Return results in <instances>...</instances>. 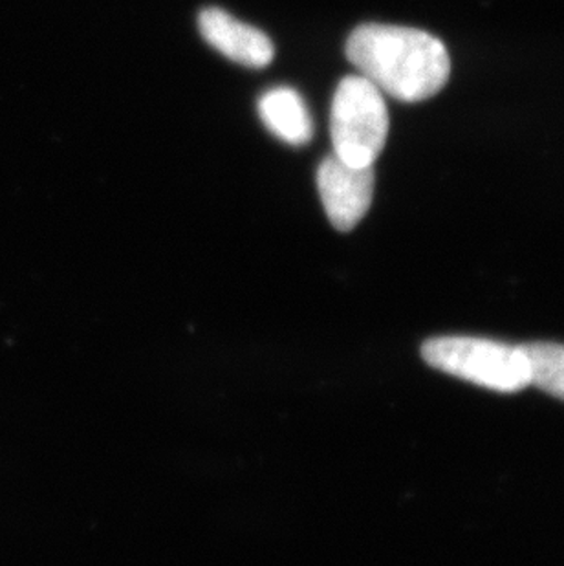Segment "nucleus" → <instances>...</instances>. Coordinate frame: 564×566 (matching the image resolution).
<instances>
[{"label": "nucleus", "instance_id": "obj_5", "mask_svg": "<svg viewBox=\"0 0 564 566\" xmlns=\"http://www.w3.org/2000/svg\"><path fill=\"white\" fill-rule=\"evenodd\" d=\"M203 41L220 54L248 69H264L272 63L275 49L267 33L229 15L220 8H206L198 15Z\"/></svg>", "mask_w": 564, "mask_h": 566}, {"label": "nucleus", "instance_id": "obj_7", "mask_svg": "<svg viewBox=\"0 0 564 566\" xmlns=\"http://www.w3.org/2000/svg\"><path fill=\"white\" fill-rule=\"evenodd\" d=\"M530 385L564 401V345L537 342L521 345Z\"/></svg>", "mask_w": 564, "mask_h": 566}, {"label": "nucleus", "instance_id": "obj_3", "mask_svg": "<svg viewBox=\"0 0 564 566\" xmlns=\"http://www.w3.org/2000/svg\"><path fill=\"white\" fill-rule=\"evenodd\" d=\"M389 134L384 94L363 75H346L332 99L331 136L334 155L354 167H370Z\"/></svg>", "mask_w": 564, "mask_h": 566}, {"label": "nucleus", "instance_id": "obj_2", "mask_svg": "<svg viewBox=\"0 0 564 566\" xmlns=\"http://www.w3.org/2000/svg\"><path fill=\"white\" fill-rule=\"evenodd\" d=\"M421 358L432 369L504 395L530 385L522 347L508 343L482 337H432L421 345Z\"/></svg>", "mask_w": 564, "mask_h": 566}, {"label": "nucleus", "instance_id": "obj_6", "mask_svg": "<svg viewBox=\"0 0 564 566\" xmlns=\"http://www.w3.org/2000/svg\"><path fill=\"white\" fill-rule=\"evenodd\" d=\"M259 116L268 130L284 144L306 145L314 136V122L297 91L278 86L262 94Z\"/></svg>", "mask_w": 564, "mask_h": 566}, {"label": "nucleus", "instance_id": "obj_1", "mask_svg": "<svg viewBox=\"0 0 564 566\" xmlns=\"http://www.w3.org/2000/svg\"><path fill=\"white\" fill-rule=\"evenodd\" d=\"M345 52L359 75L398 102L437 96L451 74L446 44L416 28L362 24L351 33Z\"/></svg>", "mask_w": 564, "mask_h": 566}, {"label": "nucleus", "instance_id": "obj_4", "mask_svg": "<svg viewBox=\"0 0 564 566\" xmlns=\"http://www.w3.org/2000/svg\"><path fill=\"white\" fill-rule=\"evenodd\" d=\"M374 169L354 167L336 155L326 156L317 169V189L326 217L337 231H351L359 224L373 203Z\"/></svg>", "mask_w": 564, "mask_h": 566}]
</instances>
